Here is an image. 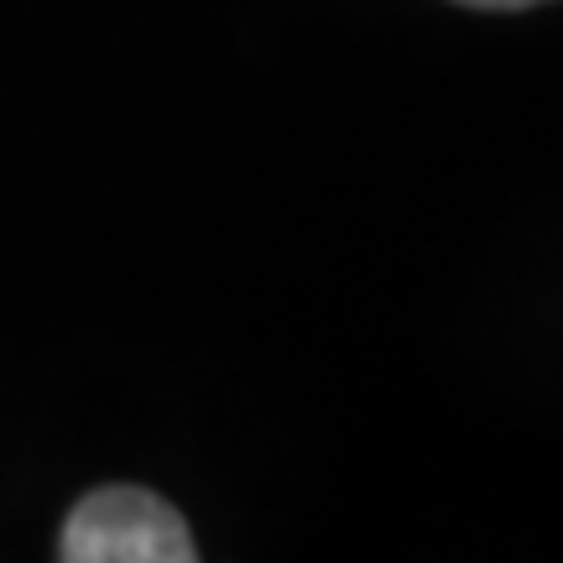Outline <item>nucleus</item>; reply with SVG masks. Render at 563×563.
<instances>
[{
	"label": "nucleus",
	"instance_id": "1",
	"mask_svg": "<svg viewBox=\"0 0 563 563\" xmlns=\"http://www.w3.org/2000/svg\"><path fill=\"white\" fill-rule=\"evenodd\" d=\"M63 563H194L199 548L188 538L173 506L136 490V485H104L74 506L63 522Z\"/></svg>",
	"mask_w": 563,
	"mask_h": 563
},
{
	"label": "nucleus",
	"instance_id": "2",
	"mask_svg": "<svg viewBox=\"0 0 563 563\" xmlns=\"http://www.w3.org/2000/svg\"><path fill=\"white\" fill-rule=\"evenodd\" d=\"M460 5H475V11H522V5H543V0H460Z\"/></svg>",
	"mask_w": 563,
	"mask_h": 563
}]
</instances>
